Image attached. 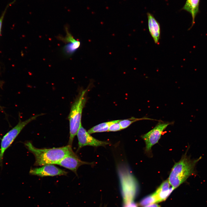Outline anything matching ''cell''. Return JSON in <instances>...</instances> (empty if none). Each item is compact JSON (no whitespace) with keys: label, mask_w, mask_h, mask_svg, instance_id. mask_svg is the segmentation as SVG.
<instances>
[{"label":"cell","mask_w":207,"mask_h":207,"mask_svg":"<svg viewBox=\"0 0 207 207\" xmlns=\"http://www.w3.org/2000/svg\"><path fill=\"white\" fill-rule=\"evenodd\" d=\"M24 145L34 155L35 160L34 165L37 166L56 164L65 157L74 152L72 146L69 145L59 147L43 149L35 147L30 141L25 142Z\"/></svg>","instance_id":"cell-1"},{"label":"cell","mask_w":207,"mask_h":207,"mask_svg":"<svg viewBox=\"0 0 207 207\" xmlns=\"http://www.w3.org/2000/svg\"><path fill=\"white\" fill-rule=\"evenodd\" d=\"M201 157L191 159L185 154L174 166L168 181L174 189L184 182L194 173L195 166Z\"/></svg>","instance_id":"cell-2"},{"label":"cell","mask_w":207,"mask_h":207,"mask_svg":"<svg viewBox=\"0 0 207 207\" xmlns=\"http://www.w3.org/2000/svg\"><path fill=\"white\" fill-rule=\"evenodd\" d=\"M87 90L86 89L83 91L72 104L68 117L70 127L68 145L71 146L74 137L81 126L82 112L86 101L85 95Z\"/></svg>","instance_id":"cell-3"},{"label":"cell","mask_w":207,"mask_h":207,"mask_svg":"<svg viewBox=\"0 0 207 207\" xmlns=\"http://www.w3.org/2000/svg\"><path fill=\"white\" fill-rule=\"evenodd\" d=\"M118 173L124 206L133 202L138 191L135 179L124 166H119Z\"/></svg>","instance_id":"cell-4"},{"label":"cell","mask_w":207,"mask_h":207,"mask_svg":"<svg viewBox=\"0 0 207 207\" xmlns=\"http://www.w3.org/2000/svg\"><path fill=\"white\" fill-rule=\"evenodd\" d=\"M43 114H44L41 113L36 115L24 121L20 120L17 124L3 137L1 140L0 149V166H2L3 156L5 151L11 146L23 129L30 122Z\"/></svg>","instance_id":"cell-5"},{"label":"cell","mask_w":207,"mask_h":207,"mask_svg":"<svg viewBox=\"0 0 207 207\" xmlns=\"http://www.w3.org/2000/svg\"><path fill=\"white\" fill-rule=\"evenodd\" d=\"M170 124L160 121L153 129L141 136L145 142L147 151H150L152 147L158 142L164 130Z\"/></svg>","instance_id":"cell-6"},{"label":"cell","mask_w":207,"mask_h":207,"mask_svg":"<svg viewBox=\"0 0 207 207\" xmlns=\"http://www.w3.org/2000/svg\"><path fill=\"white\" fill-rule=\"evenodd\" d=\"M76 135L78 140V150L86 145L97 147L103 146L109 144L108 142L99 141L93 137L82 125Z\"/></svg>","instance_id":"cell-7"},{"label":"cell","mask_w":207,"mask_h":207,"mask_svg":"<svg viewBox=\"0 0 207 207\" xmlns=\"http://www.w3.org/2000/svg\"><path fill=\"white\" fill-rule=\"evenodd\" d=\"M68 172L52 165H47L39 168H31L30 174L40 177L66 175Z\"/></svg>","instance_id":"cell-8"},{"label":"cell","mask_w":207,"mask_h":207,"mask_svg":"<svg viewBox=\"0 0 207 207\" xmlns=\"http://www.w3.org/2000/svg\"><path fill=\"white\" fill-rule=\"evenodd\" d=\"M91 164L81 160L73 152L65 157L56 164L69 169L76 174L77 170L80 166L85 164Z\"/></svg>","instance_id":"cell-9"},{"label":"cell","mask_w":207,"mask_h":207,"mask_svg":"<svg viewBox=\"0 0 207 207\" xmlns=\"http://www.w3.org/2000/svg\"><path fill=\"white\" fill-rule=\"evenodd\" d=\"M149 30L155 44L158 45L160 37V24L154 16L150 13L147 14Z\"/></svg>","instance_id":"cell-10"},{"label":"cell","mask_w":207,"mask_h":207,"mask_svg":"<svg viewBox=\"0 0 207 207\" xmlns=\"http://www.w3.org/2000/svg\"><path fill=\"white\" fill-rule=\"evenodd\" d=\"M63 42L66 43L63 48V53L65 56L68 57L72 55L80 45V42L75 40L71 34L66 36L63 38Z\"/></svg>","instance_id":"cell-11"},{"label":"cell","mask_w":207,"mask_h":207,"mask_svg":"<svg viewBox=\"0 0 207 207\" xmlns=\"http://www.w3.org/2000/svg\"><path fill=\"white\" fill-rule=\"evenodd\" d=\"M168 180L164 181L154 192L159 202L165 200L174 189L170 188Z\"/></svg>","instance_id":"cell-12"},{"label":"cell","mask_w":207,"mask_h":207,"mask_svg":"<svg viewBox=\"0 0 207 207\" xmlns=\"http://www.w3.org/2000/svg\"><path fill=\"white\" fill-rule=\"evenodd\" d=\"M200 0H186V2L182 9L189 12L192 17V22L191 26L189 29L190 30L195 24V18L199 12V5Z\"/></svg>","instance_id":"cell-13"},{"label":"cell","mask_w":207,"mask_h":207,"mask_svg":"<svg viewBox=\"0 0 207 207\" xmlns=\"http://www.w3.org/2000/svg\"><path fill=\"white\" fill-rule=\"evenodd\" d=\"M112 122L113 121H112L99 124L89 129L88 132L91 134L97 132L108 131L109 126Z\"/></svg>","instance_id":"cell-14"},{"label":"cell","mask_w":207,"mask_h":207,"mask_svg":"<svg viewBox=\"0 0 207 207\" xmlns=\"http://www.w3.org/2000/svg\"><path fill=\"white\" fill-rule=\"evenodd\" d=\"M144 120H156L149 118L146 117H144L141 118H136L134 117H132L128 119L120 120L119 123L120 124L121 129H125L127 128L131 124L134 122Z\"/></svg>","instance_id":"cell-15"},{"label":"cell","mask_w":207,"mask_h":207,"mask_svg":"<svg viewBox=\"0 0 207 207\" xmlns=\"http://www.w3.org/2000/svg\"><path fill=\"white\" fill-rule=\"evenodd\" d=\"M158 201L154 192L142 199L139 203L140 206H144L148 205L158 203Z\"/></svg>","instance_id":"cell-16"},{"label":"cell","mask_w":207,"mask_h":207,"mask_svg":"<svg viewBox=\"0 0 207 207\" xmlns=\"http://www.w3.org/2000/svg\"><path fill=\"white\" fill-rule=\"evenodd\" d=\"M120 120H117L113 121L112 122L109 126L108 131H116L121 129L119 123Z\"/></svg>","instance_id":"cell-17"},{"label":"cell","mask_w":207,"mask_h":207,"mask_svg":"<svg viewBox=\"0 0 207 207\" xmlns=\"http://www.w3.org/2000/svg\"><path fill=\"white\" fill-rule=\"evenodd\" d=\"M7 8V7L6 8V9H5L3 13L2 14L1 17L0 18V34L1 32V28L2 25V23L3 19L4 16L5 14V12H6V11Z\"/></svg>","instance_id":"cell-18"},{"label":"cell","mask_w":207,"mask_h":207,"mask_svg":"<svg viewBox=\"0 0 207 207\" xmlns=\"http://www.w3.org/2000/svg\"><path fill=\"white\" fill-rule=\"evenodd\" d=\"M143 207H160V206L156 203L148 205Z\"/></svg>","instance_id":"cell-19"},{"label":"cell","mask_w":207,"mask_h":207,"mask_svg":"<svg viewBox=\"0 0 207 207\" xmlns=\"http://www.w3.org/2000/svg\"><path fill=\"white\" fill-rule=\"evenodd\" d=\"M124 207H137V205L133 202L124 206Z\"/></svg>","instance_id":"cell-20"},{"label":"cell","mask_w":207,"mask_h":207,"mask_svg":"<svg viewBox=\"0 0 207 207\" xmlns=\"http://www.w3.org/2000/svg\"><path fill=\"white\" fill-rule=\"evenodd\" d=\"M1 83H0V86L2 85L1 84Z\"/></svg>","instance_id":"cell-21"}]
</instances>
